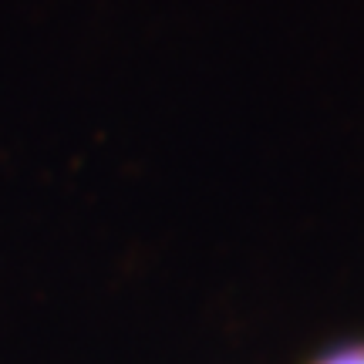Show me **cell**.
<instances>
[{
    "instance_id": "6da1fadb",
    "label": "cell",
    "mask_w": 364,
    "mask_h": 364,
    "mask_svg": "<svg viewBox=\"0 0 364 364\" xmlns=\"http://www.w3.org/2000/svg\"><path fill=\"white\" fill-rule=\"evenodd\" d=\"M317 364H364V344L361 348H348V351L331 354V358H324V361H317Z\"/></svg>"
}]
</instances>
